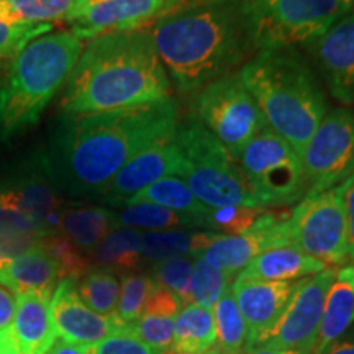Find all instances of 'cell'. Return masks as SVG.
<instances>
[{
	"label": "cell",
	"instance_id": "cell-10",
	"mask_svg": "<svg viewBox=\"0 0 354 354\" xmlns=\"http://www.w3.org/2000/svg\"><path fill=\"white\" fill-rule=\"evenodd\" d=\"M290 245L328 268L346 263V215L339 185L307 192L289 215Z\"/></svg>",
	"mask_w": 354,
	"mask_h": 354
},
{
	"label": "cell",
	"instance_id": "cell-8",
	"mask_svg": "<svg viewBox=\"0 0 354 354\" xmlns=\"http://www.w3.org/2000/svg\"><path fill=\"white\" fill-rule=\"evenodd\" d=\"M192 115L238 161L243 148L263 130L266 120L240 74L215 79L196 91Z\"/></svg>",
	"mask_w": 354,
	"mask_h": 354
},
{
	"label": "cell",
	"instance_id": "cell-15",
	"mask_svg": "<svg viewBox=\"0 0 354 354\" xmlns=\"http://www.w3.org/2000/svg\"><path fill=\"white\" fill-rule=\"evenodd\" d=\"M189 0H92L71 21L69 32L81 41L110 32L138 30L176 10Z\"/></svg>",
	"mask_w": 354,
	"mask_h": 354
},
{
	"label": "cell",
	"instance_id": "cell-35",
	"mask_svg": "<svg viewBox=\"0 0 354 354\" xmlns=\"http://www.w3.org/2000/svg\"><path fill=\"white\" fill-rule=\"evenodd\" d=\"M194 258L192 256H179L153 266V279L158 286L165 287L183 305L190 304V284H192Z\"/></svg>",
	"mask_w": 354,
	"mask_h": 354
},
{
	"label": "cell",
	"instance_id": "cell-18",
	"mask_svg": "<svg viewBox=\"0 0 354 354\" xmlns=\"http://www.w3.org/2000/svg\"><path fill=\"white\" fill-rule=\"evenodd\" d=\"M51 317L56 336L84 348L122 330L115 315H99L82 302L73 277L61 279L53 290Z\"/></svg>",
	"mask_w": 354,
	"mask_h": 354
},
{
	"label": "cell",
	"instance_id": "cell-26",
	"mask_svg": "<svg viewBox=\"0 0 354 354\" xmlns=\"http://www.w3.org/2000/svg\"><path fill=\"white\" fill-rule=\"evenodd\" d=\"M218 233L187 232V230H165V232H145L141 236V258L145 263L158 264L179 256L198 254L210 245Z\"/></svg>",
	"mask_w": 354,
	"mask_h": 354
},
{
	"label": "cell",
	"instance_id": "cell-38",
	"mask_svg": "<svg viewBox=\"0 0 354 354\" xmlns=\"http://www.w3.org/2000/svg\"><path fill=\"white\" fill-rule=\"evenodd\" d=\"M53 25H15L0 19V61L20 53L32 39L50 33Z\"/></svg>",
	"mask_w": 354,
	"mask_h": 354
},
{
	"label": "cell",
	"instance_id": "cell-30",
	"mask_svg": "<svg viewBox=\"0 0 354 354\" xmlns=\"http://www.w3.org/2000/svg\"><path fill=\"white\" fill-rule=\"evenodd\" d=\"M118 228H136L146 232H165V230H190L202 228L197 218L189 215L177 214L169 209L154 203H131L125 205L123 210L117 212Z\"/></svg>",
	"mask_w": 354,
	"mask_h": 354
},
{
	"label": "cell",
	"instance_id": "cell-34",
	"mask_svg": "<svg viewBox=\"0 0 354 354\" xmlns=\"http://www.w3.org/2000/svg\"><path fill=\"white\" fill-rule=\"evenodd\" d=\"M156 286L154 279L146 274L128 272L122 277L120 295H118L117 308L113 313L115 318L120 322L122 328L138 320L146 300Z\"/></svg>",
	"mask_w": 354,
	"mask_h": 354
},
{
	"label": "cell",
	"instance_id": "cell-11",
	"mask_svg": "<svg viewBox=\"0 0 354 354\" xmlns=\"http://www.w3.org/2000/svg\"><path fill=\"white\" fill-rule=\"evenodd\" d=\"M308 192L336 187L354 172V112L339 107L323 117L300 153Z\"/></svg>",
	"mask_w": 354,
	"mask_h": 354
},
{
	"label": "cell",
	"instance_id": "cell-41",
	"mask_svg": "<svg viewBox=\"0 0 354 354\" xmlns=\"http://www.w3.org/2000/svg\"><path fill=\"white\" fill-rule=\"evenodd\" d=\"M17 308V294L0 286V333L12 328L13 315Z\"/></svg>",
	"mask_w": 354,
	"mask_h": 354
},
{
	"label": "cell",
	"instance_id": "cell-3",
	"mask_svg": "<svg viewBox=\"0 0 354 354\" xmlns=\"http://www.w3.org/2000/svg\"><path fill=\"white\" fill-rule=\"evenodd\" d=\"M172 84L143 28L88 39L71 71L59 113H95L171 99Z\"/></svg>",
	"mask_w": 354,
	"mask_h": 354
},
{
	"label": "cell",
	"instance_id": "cell-47",
	"mask_svg": "<svg viewBox=\"0 0 354 354\" xmlns=\"http://www.w3.org/2000/svg\"><path fill=\"white\" fill-rule=\"evenodd\" d=\"M161 354H179V353H176V351H172V349H169V351H166V353H161Z\"/></svg>",
	"mask_w": 354,
	"mask_h": 354
},
{
	"label": "cell",
	"instance_id": "cell-46",
	"mask_svg": "<svg viewBox=\"0 0 354 354\" xmlns=\"http://www.w3.org/2000/svg\"><path fill=\"white\" fill-rule=\"evenodd\" d=\"M2 76H3V64L2 61H0V81H2Z\"/></svg>",
	"mask_w": 354,
	"mask_h": 354
},
{
	"label": "cell",
	"instance_id": "cell-43",
	"mask_svg": "<svg viewBox=\"0 0 354 354\" xmlns=\"http://www.w3.org/2000/svg\"><path fill=\"white\" fill-rule=\"evenodd\" d=\"M0 354H24L15 346V342H13L12 336V328L0 333Z\"/></svg>",
	"mask_w": 354,
	"mask_h": 354
},
{
	"label": "cell",
	"instance_id": "cell-44",
	"mask_svg": "<svg viewBox=\"0 0 354 354\" xmlns=\"http://www.w3.org/2000/svg\"><path fill=\"white\" fill-rule=\"evenodd\" d=\"M323 354H354V342H336Z\"/></svg>",
	"mask_w": 354,
	"mask_h": 354
},
{
	"label": "cell",
	"instance_id": "cell-27",
	"mask_svg": "<svg viewBox=\"0 0 354 354\" xmlns=\"http://www.w3.org/2000/svg\"><path fill=\"white\" fill-rule=\"evenodd\" d=\"M216 330L210 308L187 304L176 318L172 351L179 354H214Z\"/></svg>",
	"mask_w": 354,
	"mask_h": 354
},
{
	"label": "cell",
	"instance_id": "cell-19",
	"mask_svg": "<svg viewBox=\"0 0 354 354\" xmlns=\"http://www.w3.org/2000/svg\"><path fill=\"white\" fill-rule=\"evenodd\" d=\"M51 295L53 292H25L17 295L12 336L15 346L24 354H44L55 343Z\"/></svg>",
	"mask_w": 354,
	"mask_h": 354
},
{
	"label": "cell",
	"instance_id": "cell-39",
	"mask_svg": "<svg viewBox=\"0 0 354 354\" xmlns=\"http://www.w3.org/2000/svg\"><path fill=\"white\" fill-rule=\"evenodd\" d=\"M86 354H159L130 331L120 330L86 348Z\"/></svg>",
	"mask_w": 354,
	"mask_h": 354
},
{
	"label": "cell",
	"instance_id": "cell-49",
	"mask_svg": "<svg viewBox=\"0 0 354 354\" xmlns=\"http://www.w3.org/2000/svg\"><path fill=\"white\" fill-rule=\"evenodd\" d=\"M0 268H2V266H0Z\"/></svg>",
	"mask_w": 354,
	"mask_h": 354
},
{
	"label": "cell",
	"instance_id": "cell-28",
	"mask_svg": "<svg viewBox=\"0 0 354 354\" xmlns=\"http://www.w3.org/2000/svg\"><path fill=\"white\" fill-rule=\"evenodd\" d=\"M131 203H154V205H161L165 209L177 212V214L194 216L201 221L203 230H207V215L210 209L203 205L187 187V184L177 176L162 177L154 184L148 185L136 194L127 205H131Z\"/></svg>",
	"mask_w": 354,
	"mask_h": 354
},
{
	"label": "cell",
	"instance_id": "cell-20",
	"mask_svg": "<svg viewBox=\"0 0 354 354\" xmlns=\"http://www.w3.org/2000/svg\"><path fill=\"white\" fill-rule=\"evenodd\" d=\"M184 305L172 292L156 286L146 300L140 318L123 326L156 353H166L172 348L176 318Z\"/></svg>",
	"mask_w": 354,
	"mask_h": 354
},
{
	"label": "cell",
	"instance_id": "cell-9",
	"mask_svg": "<svg viewBox=\"0 0 354 354\" xmlns=\"http://www.w3.org/2000/svg\"><path fill=\"white\" fill-rule=\"evenodd\" d=\"M353 6L354 0H250L258 51L312 43Z\"/></svg>",
	"mask_w": 354,
	"mask_h": 354
},
{
	"label": "cell",
	"instance_id": "cell-4",
	"mask_svg": "<svg viewBox=\"0 0 354 354\" xmlns=\"http://www.w3.org/2000/svg\"><path fill=\"white\" fill-rule=\"evenodd\" d=\"M238 74L268 128L302 153L328 113L323 88L304 56L294 46L268 48L246 61Z\"/></svg>",
	"mask_w": 354,
	"mask_h": 354
},
{
	"label": "cell",
	"instance_id": "cell-31",
	"mask_svg": "<svg viewBox=\"0 0 354 354\" xmlns=\"http://www.w3.org/2000/svg\"><path fill=\"white\" fill-rule=\"evenodd\" d=\"M79 297L99 315H113L120 295V281L115 272L104 268H91L76 281Z\"/></svg>",
	"mask_w": 354,
	"mask_h": 354
},
{
	"label": "cell",
	"instance_id": "cell-5",
	"mask_svg": "<svg viewBox=\"0 0 354 354\" xmlns=\"http://www.w3.org/2000/svg\"><path fill=\"white\" fill-rule=\"evenodd\" d=\"M84 43L69 32H50L12 57L0 81V145L37 125L64 87Z\"/></svg>",
	"mask_w": 354,
	"mask_h": 354
},
{
	"label": "cell",
	"instance_id": "cell-40",
	"mask_svg": "<svg viewBox=\"0 0 354 354\" xmlns=\"http://www.w3.org/2000/svg\"><path fill=\"white\" fill-rule=\"evenodd\" d=\"M339 190H342L344 215H346L348 259L354 263V172L344 183L339 184Z\"/></svg>",
	"mask_w": 354,
	"mask_h": 354
},
{
	"label": "cell",
	"instance_id": "cell-7",
	"mask_svg": "<svg viewBox=\"0 0 354 354\" xmlns=\"http://www.w3.org/2000/svg\"><path fill=\"white\" fill-rule=\"evenodd\" d=\"M236 162L259 209L287 207L307 196L300 154L271 128L264 127L243 148Z\"/></svg>",
	"mask_w": 354,
	"mask_h": 354
},
{
	"label": "cell",
	"instance_id": "cell-17",
	"mask_svg": "<svg viewBox=\"0 0 354 354\" xmlns=\"http://www.w3.org/2000/svg\"><path fill=\"white\" fill-rule=\"evenodd\" d=\"M307 46L331 95L354 105V8Z\"/></svg>",
	"mask_w": 354,
	"mask_h": 354
},
{
	"label": "cell",
	"instance_id": "cell-36",
	"mask_svg": "<svg viewBox=\"0 0 354 354\" xmlns=\"http://www.w3.org/2000/svg\"><path fill=\"white\" fill-rule=\"evenodd\" d=\"M39 246L55 259L63 279L73 277L74 281H77L82 274L91 269V261L87 256L61 234H51V236L43 238Z\"/></svg>",
	"mask_w": 354,
	"mask_h": 354
},
{
	"label": "cell",
	"instance_id": "cell-21",
	"mask_svg": "<svg viewBox=\"0 0 354 354\" xmlns=\"http://www.w3.org/2000/svg\"><path fill=\"white\" fill-rule=\"evenodd\" d=\"M328 268L312 256L300 251L294 245L269 248L251 261L240 272L241 276L256 281L295 282L299 279L313 276Z\"/></svg>",
	"mask_w": 354,
	"mask_h": 354
},
{
	"label": "cell",
	"instance_id": "cell-32",
	"mask_svg": "<svg viewBox=\"0 0 354 354\" xmlns=\"http://www.w3.org/2000/svg\"><path fill=\"white\" fill-rule=\"evenodd\" d=\"M214 320L216 330L214 354H240L245 351L246 325L230 290L215 304Z\"/></svg>",
	"mask_w": 354,
	"mask_h": 354
},
{
	"label": "cell",
	"instance_id": "cell-33",
	"mask_svg": "<svg viewBox=\"0 0 354 354\" xmlns=\"http://www.w3.org/2000/svg\"><path fill=\"white\" fill-rule=\"evenodd\" d=\"M234 277L212 264L202 256L194 258L192 284H190V304L212 308L232 289Z\"/></svg>",
	"mask_w": 354,
	"mask_h": 354
},
{
	"label": "cell",
	"instance_id": "cell-37",
	"mask_svg": "<svg viewBox=\"0 0 354 354\" xmlns=\"http://www.w3.org/2000/svg\"><path fill=\"white\" fill-rule=\"evenodd\" d=\"M266 209H254V207H220L210 209L207 215V230L220 234H241L250 230L258 220V216Z\"/></svg>",
	"mask_w": 354,
	"mask_h": 354
},
{
	"label": "cell",
	"instance_id": "cell-29",
	"mask_svg": "<svg viewBox=\"0 0 354 354\" xmlns=\"http://www.w3.org/2000/svg\"><path fill=\"white\" fill-rule=\"evenodd\" d=\"M141 236L143 232L136 228L120 227L102 240L91 251V259L99 268L109 271L131 272L143 263L141 258Z\"/></svg>",
	"mask_w": 354,
	"mask_h": 354
},
{
	"label": "cell",
	"instance_id": "cell-25",
	"mask_svg": "<svg viewBox=\"0 0 354 354\" xmlns=\"http://www.w3.org/2000/svg\"><path fill=\"white\" fill-rule=\"evenodd\" d=\"M92 0H0V19L15 25L71 24Z\"/></svg>",
	"mask_w": 354,
	"mask_h": 354
},
{
	"label": "cell",
	"instance_id": "cell-23",
	"mask_svg": "<svg viewBox=\"0 0 354 354\" xmlns=\"http://www.w3.org/2000/svg\"><path fill=\"white\" fill-rule=\"evenodd\" d=\"M354 322V281L351 266L336 269L335 281L326 292L325 307L312 354H323L339 339Z\"/></svg>",
	"mask_w": 354,
	"mask_h": 354
},
{
	"label": "cell",
	"instance_id": "cell-2",
	"mask_svg": "<svg viewBox=\"0 0 354 354\" xmlns=\"http://www.w3.org/2000/svg\"><path fill=\"white\" fill-rule=\"evenodd\" d=\"M177 92H196L258 53L250 0H189L143 26Z\"/></svg>",
	"mask_w": 354,
	"mask_h": 354
},
{
	"label": "cell",
	"instance_id": "cell-16",
	"mask_svg": "<svg viewBox=\"0 0 354 354\" xmlns=\"http://www.w3.org/2000/svg\"><path fill=\"white\" fill-rule=\"evenodd\" d=\"M295 286L297 281H256L236 274V277L233 279L232 294L246 325L248 338L245 351L258 348L263 343L286 310Z\"/></svg>",
	"mask_w": 354,
	"mask_h": 354
},
{
	"label": "cell",
	"instance_id": "cell-24",
	"mask_svg": "<svg viewBox=\"0 0 354 354\" xmlns=\"http://www.w3.org/2000/svg\"><path fill=\"white\" fill-rule=\"evenodd\" d=\"M117 228V212L105 207L68 203L59 216L56 234L64 236L81 253L91 254V251Z\"/></svg>",
	"mask_w": 354,
	"mask_h": 354
},
{
	"label": "cell",
	"instance_id": "cell-42",
	"mask_svg": "<svg viewBox=\"0 0 354 354\" xmlns=\"http://www.w3.org/2000/svg\"><path fill=\"white\" fill-rule=\"evenodd\" d=\"M44 354H86V348L66 342L63 338H56L51 348Z\"/></svg>",
	"mask_w": 354,
	"mask_h": 354
},
{
	"label": "cell",
	"instance_id": "cell-1",
	"mask_svg": "<svg viewBox=\"0 0 354 354\" xmlns=\"http://www.w3.org/2000/svg\"><path fill=\"white\" fill-rule=\"evenodd\" d=\"M179 120L172 97L110 112L57 113L41 146L46 171L64 198L99 201L115 174Z\"/></svg>",
	"mask_w": 354,
	"mask_h": 354
},
{
	"label": "cell",
	"instance_id": "cell-12",
	"mask_svg": "<svg viewBox=\"0 0 354 354\" xmlns=\"http://www.w3.org/2000/svg\"><path fill=\"white\" fill-rule=\"evenodd\" d=\"M335 276L336 269L326 268L325 271L297 281L286 310L259 346L312 354L320 330L326 292Z\"/></svg>",
	"mask_w": 354,
	"mask_h": 354
},
{
	"label": "cell",
	"instance_id": "cell-22",
	"mask_svg": "<svg viewBox=\"0 0 354 354\" xmlns=\"http://www.w3.org/2000/svg\"><path fill=\"white\" fill-rule=\"evenodd\" d=\"M61 279L55 259L39 245L0 268V286L17 295L25 292H53Z\"/></svg>",
	"mask_w": 354,
	"mask_h": 354
},
{
	"label": "cell",
	"instance_id": "cell-13",
	"mask_svg": "<svg viewBox=\"0 0 354 354\" xmlns=\"http://www.w3.org/2000/svg\"><path fill=\"white\" fill-rule=\"evenodd\" d=\"M289 215L290 212L266 210L248 232L234 236L218 233L198 256L236 277V274L266 250L290 245Z\"/></svg>",
	"mask_w": 354,
	"mask_h": 354
},
{
	"label": "cell",
	"instance_id": "cell-14",
	"mask_svg": "<svg viewBox=\"0 0 354 354\" xmlns=\"http://www.w3.org/2000/svg\"><path fill=\"white\" fill-rule=\"evenodd\" d=\"M174 130L131 158L110 180L99 202L112 207H125L136 194L156 180L167 176H179L180 154Z\"/></svg>",
	"mask_w": 354,
	"mask_h": 354
},
{
	"label": "cell",
	"instance_id": "cell-6",
	"mask_svg": "<svg viewBox=\"0 0 354 354\" xmlns=\"http://www.w3.org/2000/svg\"><path fill=\"white\" fill-rule=\"evenodd\" d=\"M174 136L180 154L177 177L203 205L209 209L233 205L259 209L238 162L192 113L179 120Z\"/></svg>",
	"mask_w": 354,
	"mask_h": 354
},
{
	"label": "cell",
	"instance_id": "cell-48",
	"mask_svg": "<svg viewBox=\"0 0 354 354\" xmlns=\"http://www.w3.org/2000/svg\"><path fill=\"white\" fill-rule=\"evenodd\" d=\"M351 274H353V281H354V264H351Z\"/></svg>",
	"mask_w": 354,
	"mask_h": 354
},
{
	"label": "cell",
	"instance_id": "cell-45",
	"mask_svg": "<svg viewBox=\"0 0 354 354\" xmlns=\"http://www.w3.org/2000/svg\"><path fill=\"white\" fill-rule=\"evenodd\" d=\"M240 354H300L290 349H277V348H268V346H258L250 349V351H243Z\"/></svg>",
	"mask_w": 354,
	"mask_h": 354
}]
</instances>
